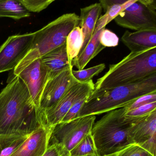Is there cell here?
Segmentation results:
<instances>
[{
	"mask_svg": "<svg viewBox=\"0 0 156 156\" xmlns=\"http://www.w3.org/2000/svg\"><path fill=\"white\" fill-rule=\"evenodd\" d=\"M83 31L79 26L74 28L66 38V46L69 61H72L77 57L81 51L83 43Z\"/></svg>",
	"mask_w": 156,
	"mask_h": 156,
	"instance_id": "ffe728a7",
	"label": "cell"
},
{
	"mask_svg": "<svg viewBox=\"0 0 156 156\" xmlns=\"http://www.w3.org/2000/svg\"><path fill=\"white\" fill-rule=\"evenodd\" d=\"M29 12H40L48 8L54 0H19Z\"/></svg>",
	"mask_w": 156,
	"mask_h": 156,
	"instance_id": "4316f807",
	"label": "cell"
},
{
	"mask_svg": "<svg viewBox=\"0 0 156 156\" xmlns=\"http://www.w3.org/2000/svg\"><path fill=\"white\" fill-rule=\"evenodd\" d=\"M93 91L88 92L82 96L75 102L63 119L61 123L70 122L74 119L78 118L79 113L86 102L87 101L89 96Z\"/></svg>",
	"mask_w": 156,
	"mask_h": 156,
	"instance_id": "484cf974",
	"label": "cell"
},
{
	"mask_svg": "<svg viewBox=\"0 0 156 156\" xmlns=\"http://www.w3.org/2000/svg\"><path fill=\"white\" fill-rule=\"evenodd\" d=\"M132 52H138L156 47V29H146L134 32L126 30L121 38Z\"/></svg>",
	"mask_w": 156,
	"mask_h": 156,
	"instance_id": "5bb4252c",
	"label": "cell"
},
{
	"mask_svg": "<svg viewBox=\"0 0 156 156\" xmlns=\"http://www.w3.org/2000/svg\"><path fill=\"white\" fill-rule=\"evenodd\" d=\"M114 20L120 27L130 30L156 29V1L136 0Z\"/></svg>",
	"mask_w": 156,
	"mask_h": 156,
	"instance_id": "52a82bcc",
	"label": "cell"
},
{
	"mask_svg": "<svg viewBox=\"0 0 156 156\" xmlns=\"http://www.w3.org/2000/svg\"><path fill=\"white\" fill-rule=\"evenodd\" d=\"M136 0H102L99 3L105 14L101 16L97 22L94 33L100 30L115 20L119 14L129 7Z\"/></svg>",
	"mask_w": 156,
	"mask_h": 156,
	"instance_id": "e0dca14e",
	"label": "cell"
},
{
	"mask_svg": "<svg viewBox=\"0 0 156 156\" xmlns=\"http://www.w3.org/2000/svg\"><path fill=\"white\" fill-rule=\"evenodd\" d=\"M30 12L27 10L19 1H0V18H9L20 20L30 16Z\"/></svg>",
	"mask_w": 156,
	"mask_h": 156,
	"instance_id": "d6986e66",
	"label": "cell"
},
{
	"mask_svg": "<svg viewBox=\"0 0 156 156\" xmlns=\"http://www.w3.org/2000/svg\"><path fill=\"white\" fill-rule=\"evenodd\" d=\"M94 156H99V155H98L97 154H95Z\"/></svg>",
	"mask_w": 156,
	"mask_h": 156,
	"instance_id": "1f68e13d",
	"label": "cell"
},
{
	"mask_svg": "<svg viewBox=\"0 0 156 156\" xmlns=\"http://www.w3.org/2000/svg\"><path fill=\"white\" fill-rule=\"evenodd\" d=\"M29 135L0 136V156H11L22 145Z\"/></svg>",
	"mask_w": 156,
	"mask_h": 156,
	"instance_id": "44dd1931",
	"label": "cell"
},
{
	"mask_svg": "<svg viewBox=\"0 0 156 156\" xmlns=\"http://www.w3.org/2000/svg\"><path fill=\"white\" fill-rule=\"evenodd\" d=\"M94 155H89V156H94ZM71 156L69 155V153H62V156Z\"/></svg>",
	"mask_w": 156,
	"mask_h": 156,
	"instance_id": "4dcf8cb0",
	"label": "cell"
},
{
	"mask_svg": "<svg viewBox=\"0 0 156 156\" xmlns=\"http://www.w3.org/2000/svg\"><path fill=\"white\" fill-rule=\"evenodd\" d=\"M71 156H87L97 154L91 133L86 136L69 153Z\"/></svg>",
	"mask_w": 156,
	"mask_h": 156,
	"instance_id": "7402d4cb",
	"label": "cell"
},
{
	"mask_svg": "<svg viewBox=\"0 0 156 156\" xmlns=\"http://www.w3.org/2000/svg\"><path fill=\"white\" fill-rule=\"evenodd\" d=\"M103 29L94 33L84 49L72 61V65L75 66L78 70L84 69L92 59L105 48L101 44L100 41V35Z\"/></svg>",
	"mask_w": 156,
	"mask_h": 156,
	"instance_id": "ac0fdd59",
	"label": "cell"
},
{
	"mask_svg": "<svg viewBox=\"0 0 156 156\" xmlns=\"http://www.w3.org/2000/svg\"><path fill=\"white\" fill-rule=\"evenodd\" d=\"M41 59L50 72V78L68 67H73L68 58L66 43L46 54Z\"/></svg>",
	"mask_w": 156,
	"mask_h": 156,
	"instance_id": "2e32d148",
	"label": "cell"
},
{
	"mask_svg": "<svg viewBox=\"0 0 156 156\" xmlns=\"http://www.w3.org/2000/svg\"><path fill=\"white\" fill-rule=\"evenodd\" d=\"M105 64L102 63L86 69L75 71L73 69L72 73L74 78L80 83H86L92 80L105 68Z\"/></svg>",
	"mask_w": 156,
	"mask_h": 156,
	"instance_id": "603a6c76",
	"label": "cell"
},
{
	"mask_svg": "<svg viewBox=\"0 0 156 156\" xmlns=\"http://www.w3.org/2000/svg\"><path fill=\"white\" fill-rule=\"evenodd\" d=\"M94 86L92 80L86 83L76 81L54 105L41 113L42 124L54 127L61 123L75 102L86 93L94 91Z\"/></svg>",
	"mask_w": 156,
	"mask_h": 156,
	"instance_id": "ba28073f",
	"label": "cell"
},
{
	"mask_svg": "<svg viewBox=\"0 0 156 156\" xmlns=\"http://www.w3.org/2000/svg\"><path fill=\"white\" fill-rule=\"evenodd\" d=\"M104 156H154L136 144H129L119 150Z\"/></svg>",
	"mask_w": 156,
	"mask_h": 156,
	"instance_id": "d4e9b609",
	"label": "cell"
},
{
	"mask_svg": "<svg viewBox=\"0 0 156 156\" xmlns=\"http://www.w3.org/2000/svg\"><path fill=\"white\" fill-rule=\"evenodd\" d=\"M34 32L9 36L0 46V73L14 70L31 47Z\"/></svg>",
	"mask_w": 156,
	"mask_h": 156,
	"instance_id": "9c48e42d",
	"label": "cell"
},
{
	"mask_svg": "<svg viewBox=\"0 0 156 156\" xmlns=\"http://www.w3.org/2000/svg\"><path fill=\"white\" fill-rule=\"evenodd\" d=\"M73 67H68L49 78L42 94L39 109L40 114L54 105L77 81L72 75Z\"/></svg>",
	"mask_w": 156,
	"mask_h": 156,
	"instance_id": "8fae6325",
	"label": "cell"
},
{
	"mask_svg": "<svg viewBox=\"0 0 156 156\" xmlns=\"http://www.w3.org/2000/svg\"><path fill=\"white\" fill-rule=\"evenodd\" d=\"M125 112L124 108L109 111L94 124L91 135L99 156L111 154L129 144L128 133L133 120L126 119Z\"/></svg>",
	"mask_w": 156,
	"mask_h": 156,
	"instance_id": "5b68a950",
	"label": "cell"
},
{
	"mask_svg": "<svg viewBox=\"0 0 156 156\" xmlns=\"http://www.w3.org/2000/svg\"><path fill=\"white\" fill-rule=\"evenodd\" d=\"M156 92V74L126 85L92 92L78 118L96 115L122 108L147 94Z\"/></svg>",
	"mask_w": 156,
	"mask_h": 156,
	"instance_id": "7a4b0ae2",
	"label": "cell"
},
{
	"mask_svg": "<svg viewBox=\"0 0 156 156\" xmlns=\"http://www.w3.org/2000/svg\"><path fill=\"white\" fill-rule=\"evenodd\" d=\"M119 39L117 35L113 32L105 28L103 29L100 35V43L104 47H115L118 45Z\"/></svg>",
	"mask_w": 156,
	"mask_h": 156,
	"instance_id": "f1b7e54d",
	"label": "cell"
},
{
	"mask_svg": "<svg viewBox=\"0 0 156 156\" xmlns=\"http://www.w3.org/2000/svg\"><path fill=\"white\" fill-rule=\"evenodd\" d=\"M156 74V47L132 52L115 64L94 84L93 92L126 85Z\"/></svg>",
	"mask_w": 156,
	"mask_h": 156,
	"instance_id": "3957f363",
	"label": "cell"
},
{
	"mask_svg": "<svg viewBox=\"0 0 156 156\" xmlns=\"http://www.w3.org/2000/svg\"><path fill=\"white\" fill-rule=\"evenodd\" d=\"M79 16L75 13L63 14L34 32L31 47L13 70L16 76L35 60L66 43L68 34L78 26Z\"/></svg>",
	"mask_w": 156,
	"mask_h": 156,
	"instance_id": "277c9868",
	"label": "cell"
},
{
	"mask_svg": "<svg viewBox=\"0 0 156 156\" xmlns=\"http://www.w3.org/2000/svg\"><path fill=\"white\" fill-rule=\"evenodd\" d=\"M54 127L42 124L28 136L11 156H42L49 146Z\"/></svg>",
	"mask_w": 156,
	"mask_h": 156,
	"instance_id": "7c38bea8",
	"label": "cell"
},
{
	"mask_svg": "<svg viewBox=\"0 0 156 156\" xmlns=\"http://www.w3.org/2000/svg\"><path fill=\"white\" fill-rule=\"evenodd\" d=\"M102 10L100 3H95L81 9L78 26L82 29L84 39L81 51L84 49L93 37L97 22L101 16Z\"/></svg>",
	"mask_w": 156,
	"mask_h": 156,
	"instance_id": "9a60e30c",
	"label": "cell"
},
{
	"mask_svg": "<svg viewBox=\"0 0 156 156\" xmlns=\"http://www.w3.org/2000/svg\"><path fill=\"white\" fill-rule=\"evenodd\" d=\"M50 75L49 70L43 63L41 59H39L15 76L19 77L25 84L34 105L39 111L42 94Z\"/></svg>",
	"mask_w": 156,
	"mask_h": 156,
	"instance_id": "30bf717a",
	"label": "cell"
},
{
	"mask_svg": "<svg viewBox=\"0 0 156 156\" xmlns=\"http://www.w3.org/2000/svg\"><path fill=\"white\" fill-rule=\"evenodd\" d=\"M156 110V102L147 104L129 111H125L124 117L133 120L147 116Z\"/></svg>",
	"mask_w": 156,
	"mask_h": 156,
	"instance_id": "cb8c5ba5",
	"label": "cell"
},
{
	"mask_svg": "<svg viewBox=\"0 0 156 156\" xmlns=\"http://www.w3.org/2000/svg\"><path fill=\"white\" fill-rule=\"evenodd\" d=\"M128 133V141L141 147L156 140V110L147 116L133 119Z\"/></svg>",
	"mask_w": 156,
	"mask_h": 156,
	"instance_id": "4fadbf2b",
	"label": "cell"
},
{
	"mask_svg": "<svg viewBox=\"0 0 156 156\" xmlns=\"http://www.w3.org/2000/svg\"><path fill=\"white\" fill-rule=\"evenodd\" d=\"M96 115L78 118L66 123H60L54 127L49 145L55 144L62 153H69L88 134L91 133Z\"/></svg>",
	"mask_w": 156,
	"mask_h": 156,
	"instance_id": "8992f818",
	"label": "cell"
},
{
	"mask_svg": "<svg viewBox=\"0 0 156 156\" xmlns=\"http://www.w3.org/2000/svg\"><path fill=\"white\" fill-rule=\"evenodd\" d=\"M62 152L59 147L55 144L48 146L44 154L42 156H61Z\"/></svg>",
	"mask_w": 156,
	"mask_h": 156,
	"instance_id": "f546056e",
	"label": "cell"
},
{
	"mask_svg": "<svg viewBox=\"0 0 156 156\" xmlns=\"http://www.w3.org/2000/svg\"><path fill=\"white\" fill-rule=\"evenodd\" d=\"M156 102V92L140 97L124 107L125 111H129L147 104Z\"/></svg>",
	"mask_w": 156,
	"mask_h": 156,
	"instance_id": "83f0119b",
	"label": "cell"
},
{
	"mask_svg": "<svg viewBox=\"0 0 156 156\" xmlns=\"http://www.w3.org/2000/svg\"><path fill=\"white\" fill-rule=\"evenodd\" d=\"M41 125L28 88L14 76L0 93V136L30 135Z\"/></svg>",
	"mask_w": 156,
	"mask_h": 156,
	"instance_id": "6da1fadb",
	"label": "cell"
}]
</instances>
